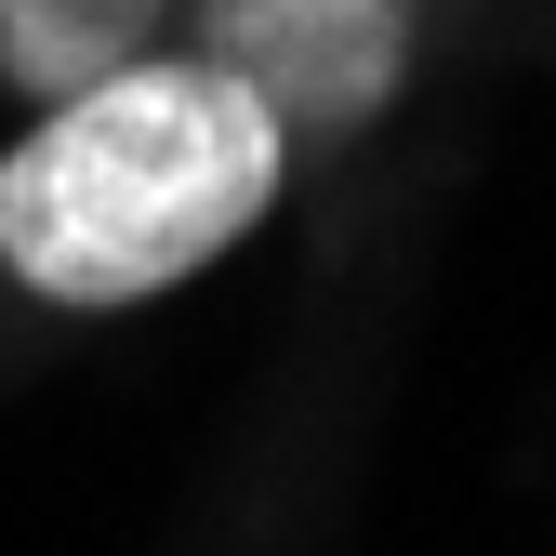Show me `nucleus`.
Wrapping results in <instances>:
<instances>
[{
	"mask_svg": "<svg viewBox=\"0 0 556 556\" xmlns=\"http://www.w3.org/2000/svg\"><path fill=\"white\" fill-rule=\"evenodd\" d=\"M292 132L239 66L160 40L106 80L53 93L0 147V292L40 318H132L265 239L292 199Z\"/></svg>",
	"mask_w": 556,
	"mask_h": 556,
	"instance_id": "obj_1",
	"label": "nucleus"
},
{
	"mask_svg": "<svg viewBox=\"0 0 556 556\" xmlns=\"http://www.w3.org/2000/svg\"><path fill=\"white\" fill-rule=\"evenodd\" d=\"M173 40L265 93V119L305 147H358L425 66V0H186Z\"/></svg>",
	"mask_w": 556,
	"mask_h": 556,
	"instance_id": "obj_2",
	"label": "nucleus"
},
{
	"mask_svg": "<svg viewBox=\"0 0 556 556\" xmlns=\"http://www.w3.org/2000/svg\"><path fill=\"white\" fill-rule=\"evenodd\" d=\"M173 14H186V0H0V93L53 106V93L106 80V66L160 53Z\"/></svg>",
	"mask_w": 556,
	"mask_h": 556,
	"instance_id": "obj_3",
	"label": "nucleus"
}]
</instances>
